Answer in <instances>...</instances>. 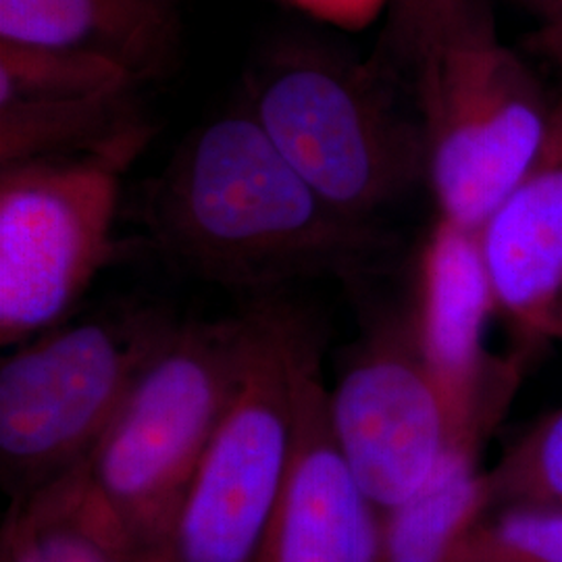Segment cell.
Instances as JSON below:
<instances>
[{"label": "cell", "instance_id": "44dd1931", "mask_svg": "<svg viewBox=\"0 0 562 562\" xmlns=\"http://www.w3.org/2000/svg\"><path fill=\"white\" fill-rule=\"evenodd\" d=\"M134 562H171L162 550H138Z\"/></svg>", "mask_w": 562, "mask_h": 562}, {"label": "cell", "instance_id": "52a82bcc", "mask_svg": "<svg viewBox=\"0 0 562 562\" xmlns=\"http://www.w3.org/2000/svg\"><path fill=\"white\" fill-rule=\"evenodd\" d=\"M240 390L202 457L171 536V562H255L296 440V348L306 313L276 296L250 306Z\"/></svg>", "mask_w": 562, "mask_h": 562}, {"label": "cell", "instance_id": "9c48e42d", "mask_svg": "<svg viewBox=\"0 0 562 562\" xmlns=\"http://www.w3.org/2000/svg\"><path fill=\"white\" fill-rule=\"evenodd\" d=\"M382 513L341 452L323 382L322 325L306 315L296 348V440L255 562H380Z\"/></svg>", "mask_w": 562, "mask_h": 562}, {"label": "cell", "instance_id": "5bb4252c", "mask_svg": "<svg viewBox=\"0 0 562 562\" xmlns=\"http://www.w3.org/2000/svg\"><path fill=\"white\" fill-rule=\"evenodd\" d=\"M487 503L471 443H457L417 494L382 513L380 562H464Z\"/></svg>", "mask_w": 562, "mask_h": 562}, {"label": "cell", "instance_id": "30bf717a", "mask_svg": "<svg viewBox=\"0 0 562 562\" xmlns=\"http://www.w3.org/2000/svg\"><path fill=\"white\" fill-rule=\"evenodd\" d=\"M0 41L97 57L140 86L176 67L180 0H0Z\"/></svg>", "mask_w": 562, "mask_h": 562}, {"label": "cell", "instance_id": "ac0fdd59", "mask_svg": "<svg viewBox=\"0 0 562 562\" xmlns=\"http://www.w3.org/2000/svg\"><path fill=\"white\" fill-rule=\"evenodd\" d=\"M527 490L538 501L527 504L562 506V413L548 423L536 446V471H531Z\"/></svg>", "mask_w": 562, "mask_h": 562}, {"label": "cell", "instance_id": "9a60e30c", "mask_svg": "<svg viewBox=\"0 0 562 562\" xmlns=\"http://www.w3.org/2000/svg\"><path fill=\"white\" fill-rule=\"evenodd\" d=\"M134 88L111 92L0 94V167L97 150L146 125Z\"/></svg>", "mask_w": 562, "mask_h": 562}, {"label": "cell", "instance_id": "6da1fadb", "mask_svg": "<svg viewBox=\"0 0 562 562\" xmlns=\"http://www.w3.org/2000/svg\"><path fill=\"white\" fill-rule=\"evenodd\" d=\"M142 222L173 267L257 299L294 281L352 283L382 248L378 227L322 199L250 113L181 142L146 186Z\"/></svg>", "mask_w": 562, "mask_h": 562}, {"label": "cell", "instance_id": "7c38bea8", "mask_svg": "<svg viewBox=\"0 0 562 562\" xmlns=\"http://www.w3.org/2000/svg\"><path fill=\"white\" fill-rule=\"evenodd\" d=\"M483 261L494 299L533 315L562 292V94L531 171L483 223Z\"/></svg>", "mask_w": 562, "mask_h": 562}, {"label": "cell", "instance_id": "7a4b0ae2", "mask_svg": "<svg viewBox=\"0 0 562 562\" xmlns=\"http://www.w3.org/2000/svg\"><path fill=\"white\" fill-rule=\"evenodd\" d=\"M178 323L159 304L109 302L13 346L0 364V483L9 503L90 459Z\"/></svg>", "mask_w": 562, "mask_h": 562}, {"label": "cell", "instance_id": "8992f818", "mask_svg": "<svg viewBox=\"0 0 562 562\" xmlns=\"http://www.w3.org/2000/svg\"><path fill=\"white\" fill-rule=\"evenodd\" d=\"M153 136L146 123L97 150L0 167V344L74 317L115 252L121 178Z\"/></svg>", "mask_w": 562, "mask_h": 562}, {"label": "cell", "instance_id": "ba28073f", "mask_svg": "<svg viewBox=\"0 0 562 562\" xmlns=\"http://www.w3.org/2000/svg\"><path fill=\"white\" fill-rule=\"evenodd\" d=\"M327 392L341 452L380 513L406 503L469 442L415 336L367 341Z\"/></svg>", "mask_w": 562, "mask_h": 562}, {"label": "cell", "instance_id": "d6986e66", "mask_svg": "<svg viewBox=\"0 0 562 562\" xmlns=\"http://www.w3.org/2000/svg\"><path fill=\"white\" fill-rule=\"evenodd\" d=\"M304 13L344 30H362L375 20L390 0H290Z\"/></svg>", "mask_w": 562, "mask_h": 562}, {"label": "cell", "instance_id": "4fadbf2b", "mask_svg": "<svg viewBox=\"0 0 562 562\" xmlns=\"http://www.w3.org/2000/svg\"><path fill=\"white\" fill-rule=\"evenodd\" d=\"M138 550L88 461L9 503L0 531V562H134Z\"/></svg>", "mask_w": 562, "mask_h": 562}, {"label": "cell", "instance_id": "8fae6325", "mask_svg": "<svg viewBox=\"0 0 562 562\" xmlns=\"http://www.w3.org/2000/svg\"><path fill=\"white\" fill-rule=\"evenodd\" d=\"M494 301L480 234L440 217L423 250L415 338L464 436H471L483 325Z\"/></svg>", "mask_w": 562, "mask_h": 562}, {"label": "cell", "instance_id": "ffe728a7", "mask_svg": "<svg viewBox=\"0 0 562 562\" xmlns=\"http://www.w3.org/2000/svg\"><path fill=\"white\" fill-rule=\"evenodd\" d=\"M536 21V44L562 76V0H521Z\"/></svg>", "mask_w": 562, "mask_h": 562}, {"label": "cell", "instance_id": "5b68a950", "mask_svg": "<svg viewBox=\"0 0 562 562\" xmlns=\"http://www.w3.org/2000/svg\"><path fill=\"white\" fill-rule=\"evenodd\" d=\"M413 88L442 217L480 232L538 161L554 102L501 41L485 0H467Z\"/></svg>", "mask_w": 562, "mask_h": 562}, {"label": "cell", "instance_id": "2e32d148", "mask_svg": "<svg viewBox=\"0 0 562 562\" xmlns=\"http://www.w3.org/2000/svg\"><path fill=\"white\" fill-rule=\"evenodd\" d=\"M464 4L467 0H390L382 38L367 65L394 83L413 86Z\"/></svg>", "mask_w": 562, "mask_h": 562}, {"label": "cell", "instance_id": "e0dca14e", "mask_svg": "<svg viewBox=\"0 0 562 562\" xmlns=\"http://www.w3.org/2000/svg\"><path fill=\"white\" fill-rule=\"evenodd\" d=\"M464 562H562V506L525 504L485 517Z\"/></svg>", "mask_w": 562, "mask_h": 562}, {"label": "cell", "instance_id": "3957f363", "mask_svg": "<svg viewBox=\"0 0 562 562\" xmlns=\"http://www.w3.org/2000/svg\"><path fill=\"white\" fill-rule=\"evenodd\" d=\"M252 346L250 308L180 322L148 362L88 473L140 550H161L202 457L240 390Z\"/></svg>", "mask_w": 562, "mask_h": 562}, {"label": "cell", "instance_id": "277c9868", "mask_svg": "<svg viewBox=\"0 0 562 562\" xmlns=\"http://www.w3.org/2000/svg\"><path fill=\"white\" fill-rule=\"evenodd\" d=\"M396 86L367 63L292 42L252 81L250 115L322 199L375 225L427 173L423 125L396 106Z\"/></svg>", "mask_w": 562, "mask_h": 562}]
</instances>
